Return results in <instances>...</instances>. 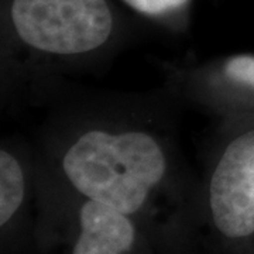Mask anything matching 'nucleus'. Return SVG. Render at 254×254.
<instances>
[{"mask_svg":"<svg viewBox=\"0 0 254 254\" xmlns=\"http://www.w3.org/2000/svg\"><path fill=\"white\" fill-rule=\"evenodd\" d=\"M225 71L230 79L254 88V57L252 55H237L230 58Z\"/></svg>","mask_w":254,"mask_h":254,"instance_id":"423d86ee","label":"nucleus"},{"mask_svg":"<svg viewBox=\"0 0 254 254\" xmlns=\"http://www.w3.org/2000/svg\"><path fill=\"white\" fill-rule=\"evenodd\" d=\"M63 167L85 196L131 215L161 181L165 158L157 141L145 133L92 130L68 150Z\"/></svg>","mask_w":254,"mask_h":254,"instance_id":"f257e3e1","label":"nucleus"},{"mask_svg":"<svg viewBox=\"0 0 254 254\" xmlns=\"http://www.w3.org/2000/svg\"><path fill=\"white\" fill-rule=\"evenodd\" d=\"M11 20L26 44L63 55L103 46L113 24L105 0H14Z\"/></svg>","mask_w":254,"mask_h":254,"instance_id":"f03ea898","label":"nucleus"},{"mask_svg":"<svg viewBox=\"0 0 254 254\" xmlns=\"http://www.w3.org/2000/svg\"><path fill=\"white\" fill-rule=\"evenodd\" d=\"M134 229L126 215L89 199L81 210V236L72 254H122L131 249Z\"/></svg>","mask_w":254,"mask_h":254,"instance_id":"20e7f679","label":"nucleus"},{"mask_svg":"<svg viewBox=\"0 0 254 254\" xmlns=\"http://www.w3.org/2000/svg\"><path fill=\"white\" fill-rule=\"evenodd\" d=\"M131 9L147 16H157L165 11L178 9L188 0H123Z\"/></svg>","mask_w":254,"mask_h":254,"instance_id":"0eeeda50","label":"nucleus"},{"mask_svg":"<svg viewBox=\"0 0 254 254\" xmlns=\"http://www.w3.org/2000/svg\"><path fill=\"white\" fill-rule=\"evenodd\" d=\"M24 175L18 161L6 150L0 151V225H6L24 198Z\"/></svg>","mask_w":254,"mask_h":254,"instance_id":"39448f33","label":"nucleus"},{"mask_svg":"<svg viewBox=\"0 0 254 254\" xmlns=\"http://www.w3.org/2000/svg\"><path fill=\"white\" fill-rule=\"evenodd\" d=\"M215 225L227 237L254 232V130L227 145L209 187Z\"/></svg>","mask_w":254,"mask_h":254,"instance_id":"7ed1b4c3","label":"nucleus"}]
</instances>
